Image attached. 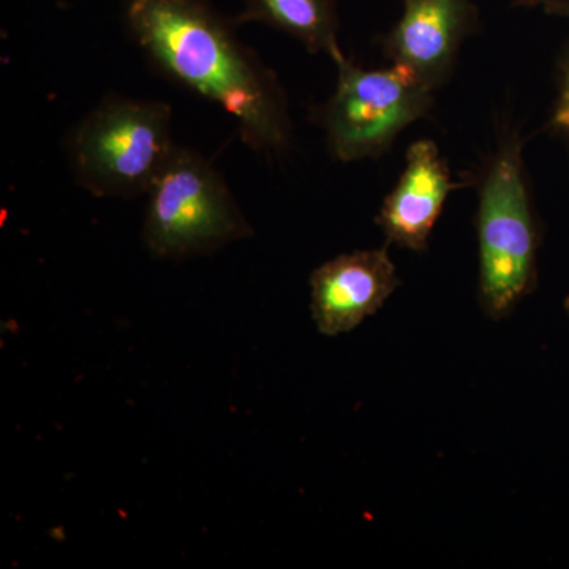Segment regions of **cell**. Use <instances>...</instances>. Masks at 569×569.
Here are the masks:
<instances>
[{"label":"cell","instance_id":"7c38bea8","mask_svg":"<svg viewBox=\"0 0 569 569\" xmlns=\"http://www.w3.org/2000/svg\"><path fill=\"white\" fill-rule=\"evenodd\" d=\"M565 309H567V313L569 316V296L567 298V301H565Z\"/></svg>","mask_w":569,"mask_h":569},{"label":"cell","instance_id":"4fadbf2b","mask_svg":"<svg viewBox=\"0 0 569 569\" xmlns=\"http://www.w3.org/2000/svg\"><path fill=\"white\" fill-rule=\"evenodd\" d=\"M561 127H565V129L569 130V118L567 119V121L561 123Z\"/></svg>","mask_w":569,"mask_h":569},{"label":"cell","instance_id":"8fae6325","mask_svg":"<svg viewBox=\"0 0 569 569\" xmlns=\"http://www.w3.org/2000/svg\"><path fill=\"white\" fill-rule=\"evenodd\" d=\"M569 118V59L561 78L559 102H557L556 122L561 126Z\"/></svg>","mask_w":569,"mask_h":569},{"label":"cell","instance_id":"3957f363","mask_svg":"<svg viewBox=\"0 0 569 569\" xmlns=\"http://www.w3.org/2000/svg\"><path fill=\"white\" fill-rule=\"evenodd\" d=\"M176 148L167 103L108 99L74 129L70 160L92 194L132 198L149 193Z\"/></svg>","mask_w":569,"mask_h":569},{"label":"cell","instance_id":"6da1fadb","mask_svg":"<svg viewBox=\"0 0 569 569\" xmlns=\"http://www.w3.org/2000/svg\"><path fill=\"white\" fill-rule=\"evenodd\" d=\"M126 21L149 61L219 104L254 151L280 153L291 140L284 93L274 73L203 0H127Z\"/></svg>","mask_w":569,"mask_h":569},{"label":"cell","instance_id":"ba28073f","mask_svg":"<svg viewBox=\"0 0 569 569\" xmlns=\"http://www.w3.org/2000/svg\"><path fill=\"white\" fill-rule=\"evenodd\" d=\"M447 162L430 140H419L407 151V163L377 217L388 242L425 252L449 194L460 189Z\"/></svg>","mask_w":569,"mask_h":569},{"label":"cell","instance_id":"7a4b0ae2","mask_svg":"<svg viewBox=\"0 0 569 569\" xmlns=\"http://www.w3.org/2000/svg\"><path fill=\"white\" fill-rule=\"evenodd\" d=\"M477 227L479 305L501 320L537 283V223L516 138L501 146L482 178Z\"/></svg>","mask_w":569,"mask_h":569},{"label":"cell","instance_id":"277c9868","mask_svg":"<svg viewBox=\"0 0 569 569\" xmlns=\"http://www.w3.org/2000/svg\"><path fill=\"white\" fill-rule=\"evenodd\" d=\"M148 194L142 238L160 260L213 253L252 234L222 176L192 149L176 148Z\"/></svg>","mask_w":569,"mask_h":569},{"label":"cell","instance_id":"8992f818","mask_svg":"<svg viewBox=\"0 0 569 569\" xmlns=\"http://www.w3.org/2000/svg\"><path fill=\"white\" fill-rule=\"evenodd\" d=\"M400 287L388 250H358L326 261L310 277L313 321L325 336L353 331Z\"/></svg>","mask_w":569,"mask_h":569},{"label":"cell","instance_id":"30bf717a","mask_svg":"<svg viewBox=\"0 0 569 569\" xmlns=\"http://www.w3.org/2000/svg\"><path fill=\"white\" fill-rule=\"evenodd\" d=\"M516 6L539 9L557 17H569V0H516Z\"/></svg>","mask_w":569,"mask_h":569},{"label":"cell","instance_id":"5b68a950","mask_svg":"<svg viewBox=\"0 0 569 569\" xmlns=\"http://www.w3.org/2000/svg\"><path fill=\"white\" fill-rule=\"evenodd\" d=\"M337 86L323 111L332 156L351 163L373 159L391 148L411 123L432 107L433 91L402 67L367 70L340 52Z\"/></svg>","mask_w":569,"mask_h":569},{"label":"cell","instance_id":"52a82bcc","mask_svg":"<svg viewBox=\"0 0 569 569\" xmlns=\"http://www.w3.org/2000/svg\"><path fill=\"white\" fill-rule=\"evenodd\" d=\"M402 14L385 40L392 66L436 91L447 81L475 21L471 0H402Z\"/></svg>","mask_w":569,"mask_h":569},{"label":"cell","instance_id":"9c48e42d","mask_svg":"<svg viewBox=\"0 0 569 569\" xmlns=\"http://www.w3.org/2000/svg\"><path fill=\"white\" fill-rule=\"evenodd\" d=\"M239 21L263 22L332 61L342 52L337 40V0H246Z\"/></svg>","mask_w":569,"mask_h":569}]
</instances>
